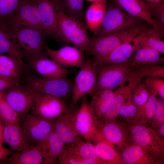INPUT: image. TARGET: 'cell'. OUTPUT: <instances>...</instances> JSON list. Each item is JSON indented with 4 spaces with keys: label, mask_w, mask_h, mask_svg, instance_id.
I'll use <instances>...</instances> for the list:
<instances>
[{
    "label": "cell",
    "mask_w": 164,
    "mask_h": 164,
    "mask_svg": "<svg viewBox=\"0 0 164 164\" xmlns=\"http://www.w3.org/2000/svg\"><path fill=\"white\" fill-rule=\"evenodd\" d=\"M54 1L65 14L86 26L84 9V0Z\"/></svg>",
    "instance_id": "obj_31"
},
{
    "label": "cell",
    "mask_w": 164,
    "mask_h": 164,
    "mask_svg": "<svg viewBox=\"0 0 164 164\" xmlns=\"http://www.w3.org/2000/svg\"><path fill=\"white\" fill-rule=\"evenodd\" d=\"M132 143L140 146L155 158L160 164L164 163V143L153 128L146 123L136 122L129 127Z\"/></svg>",
    "instance_id": "obj_6"
},
{
    "label": "cell",
    "mask_w": 164,
    "mask_h": 164,
    "mask_svg": "<svg viewBox=\"0 0 164 164\" xmlns=\"http://www.w3.org/2000/svg\"><path fill=\"white\" fill-rule=\"evenodd\" d=\"M73 82L71 98L70 108L72 109L78 101L90 95L92 96L95 89L97 78V68L92 60H85Z\"/></svg>",
    "instance_id": "obj_8"
},
{
    "label": "cell",
    "mask_w": 164,
    "mask_h": 164,
    "mask_svg": "<svg viewBox=\"0 0 164 164\" xmlns=\"http://www.w3.org/2000/svg\"><path fill=\"white\" fill-rule=\"evenodd\" d=\"M101 135L103 138L115 146L119 153L132 144L128 127L117 118L104 124Z\"/></svg>",
    "instance_id": "obj_16"
},
{
    "label": "cell",
    "mask_w": 164,
    "mask_h": 164,
    "mask_svg": "<svg viewBox=\"0 0 164 164\" xmlns=\"http://www.w3.org/2000/svg\"><path fill=\"white\" fill-rule=\"evenodd\" d=\"M93 144L97 156L107 164H123L119 152L112 144L103 138Z\"/></svg>",
    "instance_id": "obj_29"
},
{
    "label": "cell",
    "mask_w": 164,
    "mask_h": 164,
    "mask_svg": "<svg viewBox=\"0 0 164 164\" xmlns=\"http://www.w3.org/2000/svg\"><path fill=\"white\" fill-rule=\"evenodd\" d=\"M96 67L97 78L94 93L101 89H114L125 83L131 69L128 60L122 63L106 64Z\"/></svg>",
    "instance_id": "obj_10"
},
{
    "label": "cell",
    "mask_w": 164,
    "mask_h": 164,
    "mask_svg": "<svg viewBox=\"0 0 164 164\" xmlns=\"http://www.w3.org/2000/svg\"><path fill=\"white\" fill-rule=\"evenodd\" d=\"M10 157L7 158V163L10 164H43V159L39 149L36 146L19 152H12Z\"/></svg>",
    "instance_id": "obj_30"
},
{
    "label": "cell",
    "mask_w": 164,
    "mask_h": 164,
    "mask_svg": "<svg viewBox=\"0 0 164 164\" xmlns=\"http://www.w3.org/2000/svg\"><path fill=\"white\" fill-rule=\"evenodd\" d=\"M2 92L7 102L22 119L30 113L35 102V92L19 83Z\"/></svg>",
    "instance_id": "obj_11"
},
{
    "label": "cell",
    "mask_w": 164,
    "mask_h": 164,
    "mask_svg": "<svg viewBox=\"0 0 164 164\" xmlns=\"http://www.w3.org/2000/svg\"><path fill=\"white\" fill-rule=\"evenodd\" d=\"M3 135L5 143L9 146L12 152H22L33 147L24 137L19 123L4 125Z\"/></svg>",
    "instance_id": "obj_25"
},
{
    "label": "cell",
    "mask_w": 164,
    "mask_h": 164,
    "mask_svg": "<svg viewBox=\"0 0 164 164\" xmlns=\"http://www.w3.org/2000/svg\"><path fill=\"white\" fill-rule=\"evenodd\" d=\"M146 30L130 41L120 45L106 56L92 60L93 63L97 67L106 64L122 63L128 61L140 47Z\"/></svg>",
    "instance_id": "obj_14"
},
{
    "label": "cell",
    "mask_w": 164,
    "mask_h": 164,
    "mask_svg": "<svg viewBox=\"0 0 164 164\" xmlns=\"http://www.w3.org/2000/svg\"><path fill=\"white\" fill-rule=\"evenodd\" d=\"M149 91L148 99L143 105L138 107L135 117L131 125L138 122L150 125L155 111L158 98L156 94Z\"/></svg>",
    "instance_id": "obj_33"
},
{
    "label": "cell",
    "mask_w": 164,
    "mask_h": 164,
    "mask_svg": "<svg viewBox=\"0 0 164 164\" xmlns=\"http://www.w3.org/2000/svg\"><path fill=\"white\" fill-rule=\"evenodd\" d=\"M72 110L63 99L35 92L34 105L30 113L54 119Z\"/></svg>",
    "instance_id": "obj_12"
},
{
    "label": "cell",
    "mask_w": 164,
    "mask_h": 164,
    "mask_svg": "<svg viewBox=\"0 0 164 164\" xmlns=\"http://www.w3.org/2000/svg\"><path fill=\"white\" fill-rule=\"evenodd\" d=\"M120 154L123 164H160L150 154L133 143L123 150Z\"/></svg>",
    "instance_id": "obj_26"
},
{
    "label": "cell",
    "mask_w": 164,
    "mask_h": 164,
    "mask_svg": "<svg viewBox=\"0 0 164 164\" xmlns=\"http://www.w3.org/2000/svg\"><path fill=\"white\" fill-rule=\"evenodd\" d=\"M107 3L106 12L102 23L93 37H100L129 30L146 23L128 14L113 3Z\"/></svg>",
    "instance_id": "obj_3"
},
{
    "label": "cell",
    "mask_w": 164,
    "mask_h": 164,
    "mask_svg": "<svg viewBox=\"0 0 164 164\" xmlns=\"http://www.w3.org/2000/svg\"><path fill=\"white\" fill-rule=\"evenodd\" d=\"M41 153L44 164L56 163L59 156L65 147V144L53 131L44 140L35 146Z\"/></svg>",
    "instance_id": "obj_21"
},
{
    "label": "cell",
    "mask_w": 164,
    "mask_h": 164,
    "mask_svg": "<svg viewBox=\"0 0 164 164\" xmlns=\"http://www.w3.org/2000/svg\"><path fill=\"white\" fill-rule=\"evenodd\" d=\"M81 99L80 108L74 109V127L81 138L94 144L103 138L101 131L104 125V121L97 118L87 97Z\"/></svg>",
    "instance_id": "obj_4"
},
{
    "label": "cell",
    "mask_w": 164,
    "mask_h": 164,
    "mask_svg": "<svg viewBox=\"0 0 164 164\" xmlns=\"http://www.w3.org/2000/svg\"><path fill=\"white\" fill-rule=\"evenodd\" d=\"M55 4L58 39L71 44L84 52H87L90 41L86 26L65 14L56 3Z\"/></svg>",
    "instance_id": "obj_2"
},
{
    "label": "cell",
    "mask_w": 164,
    "mask_h": 164,
    "mask_svg": "<svg viewBox=\"0 0 164 164\" xmlns=\"http://www.w3.org/2000/svg\"><path fill=\"white\" fill-rule=\"evenodd\" d=\"M74 109L55 119L53 124V131L66 146L84 140L74 127Z\"/></svg>",
    "instance_id": "obj_18"
},
{
    "label": "cell",
    "mask_w": 164,
    "mask_h": 164,
    "mask_svg": "<svg viewBox=\"0 0 164 164\" xmlns=\"http://www.w3.org/2000/svg\"><path fill=\"white\" fill-rule=\"evenodd\" d=\"M149 95V91L145 83L141 82L134 88L128 98L138 107L146 103Z\"/></svg>",
    "instance_id": "obj_39"
},
{
    "label": "cell",
    "mask_w": 164,
    "mask_h": 164,
    "mask_svg": "<svg viewBox=\"0 0 164 164\" xmlns=\"http://www.w3.org/2000/svg\"><path fill=\"white\" fill-rule=\"evenodd\" d=\"M26 66L39 76L47 78L67 77L72 71L62 67L50 59L46 54L30 56L25 58Z\"/></svg>",
    "instance_id": "obj_15"
},
{
    "label": "cell",
    "mask_w": 164,
    "mask_h": 164,
    "mask_svg": "<svg viewBox=\"0 0 164 164\" xmlns=\"http://www.w3.org/2000/svg\"><path fill=\"white\" fill-rule=\"evenodd\" d=\"M8 33L19 53L23 58L46 54L44 38L46 34L29 27L7 26Z\"/></svg>",
    "instance_id": "obj_1"
},
{
    "label": "cell",
    "mask_w": 164,
    "mask_h": 164,
    "mask_svg": "<svg viewBox=\"0 0 164 164\" xmlns=\"http://www.w3.org/2000/svg\"><path fill=\"white\" fill-rule=\"evenodd\" d=\"M12 152L10 149L3 147H0V162L5 160L10 155Z\"/></svg>",
    "instance_id": "obj_47"
},
{
    "label": "cell",
    "mask_w": 164,
    "mask_h": 164,
    "mask_svg": "<svg viewBox=\"0 0 164 164\" xmlns=\"http://www.w3.org/2000/svg\"><path fill=\"white\" fill-rule=\"evenodd\" d=\"M149 76L157 77L164 79V67L157 64L150 66Z\"/></svg>",
    "instance_id": "obj_44"
},
{
    "label": "cell",
    "mask_w": 164,
    "mask_h": 164,
    "mask_svg": "<svg viewBox=\"0 0 164 164\" xmlns=\"http://www.w3.org/2000/svg\"><path fill=\"white\" fill-rule=\"evenodd\" d=\"M137 109L138 107L128 98L120 108V119L125 121L129 127L135 117Z\"/></svg>",
    "instance_id": "obj_41"
},
{
    "label": "cell",
    "mask_w": 164,
    "mask_h": 164,
    "mask_svg": "<svg viewBox=\"0 0 164 164\" xmlns=\"http://www.w3.org/2000/svg\"><path fill=\"white\" fill-rule=\"evenodd\" d=\"M107 0H97L91 4L85 13L87 27L94 34L100 26L105 15Z\"/></svg>",
    "instance_id": "obj_28"
},
{
    "label": "cell",
    "mask_w": 164,
    "mask_h": 164,
    "mask_svg": "<svg viewBox=\"0 0 164 164\" xmlns=\"http://www.w3.org/2000/svg\"><path fill=\"white\" fill-rule=\"evenodd\" d=\"M38 9L43 28L47 35L56 40L57 16L54 0H34Z\"/></svg>",
    "instance_id": "obj_19"
},
{
    "label": "cell",
    "mask_w": 164,
    "mask_h": 164,
    "mask_svg": "<svg viewBox=\"0 0 164 164\" xmlns=\"http://www.w3.org/2000/svg\"><path fill=\"white\" fill-rule=\"evenodd\" d=\"M10 80L0 74V92H2L16 84Z\"/></svg>",
    "instance_id": "obj_45"
},
{
    "label": "cell",
    "mask_w": 164,
    "mask_h": 164,
    "mask_svg": "<svg viewBox=\"0 0 164 164\" xmlns=\"http://www.w3.org/2000/svg\"><path fill=\"white\" fill-rule=\"evenodd\" d=\"M146 4H155L163 2L164 0H143Z\"/></svg>",
    "instance_id": "obj_49"
},
{
    "label": "cell",
    "mask_w": 164,
    "mask_h": 164,
    "mask_svg": "<svg viewBox=\"0 0 164 164\" xmlns=\"http://www.w3.org/2000/svg\"><path fill=\"white\" fill-rule=\"evenodd\" d=\"M127 82H128L127 85H125L124 83L120 85L117 89L114 90L115 95L104 118V124L118 118L120 107L139 83L137 80L132 78L128 79Z\"/></svg>",
    "instance_id": "obj_20"
},
{
    "label": "cell",
    "mask_w": 164,
    "mask_h": 164,
    "mask_svg": "<svg viewBox=\"0 0 164 164\" xmlns=\"http://www.w3.org/2000/svg\"><path fill=\"white\" fill-rule=\"evenodd\" d=\"M146 24L129 30L98 37L89 38V47L87 52L99 59L108 54L122 43L133 39L147 29Z\"/></svg>",
    "instance_id": "obj_7"
},
{
    "label": "cell",
    "mask_w": 164,
    "mask_h": 164,
    "mask_svg": "<svg viewBox=\"0 0 164 164\" xmlns=\"http://www.w3.org/2000/svg\"><path fill=\"white\" fill-rule=\"evenodd\" d=\"M153 128L160 140L164 143V122L158 127Z\"/></svg>",
    "instance_id": "obj_46"
},
{
    "label": "cell",
    "mask_w": 164,
    "mask_h": 164,
    "mask_svg": "<svg viewBox=\"0 0 164 164\" xmlns=\"http://www.w3.org/2000/svg\"><path fill=\"white\" fill-rule=\"evenodd\" d=\"M54 119L29 113L19 123L25 138L32 146L37 145L53 131Z\"/></svg>",
    "instance_id": "obj_9"
},
{
    "label": "cell",
    "mask_w": 164,
    "mask_h": 164,
    "mask_svg": "<svg viewBox=\"0 0 164 164\" xmlns=\"http://www.w3.org/2000/svg\"><path fill=\"white\" fill-rule=\"evenodd\" d=\"M87 1H88L89 2H93L97 0H86Z\"/></svg>",
    "instance_id": "obj_50"
},
{
    "label": "cell",
    "mask_w": 164,
    "mask_h": 164,
    "mask_svg": "<svg viewBox=\"0 0 164 164\" xmlns=\"http://www.w3.org/2000/svg\"><path fill=\"white\" fill-rule=\"evenodd\" d=\"M164 122V100L158 99L156 108L150 126L155 128Z\"/></svg>",
    "instance_id": "obj_43"
},
{
    "label": "cell",
    "mask_w": 164,
    "mask_h": 164,
    "mask_svg": "<svg viewBox=\"0 0 164 164\" xmlns=\"http://www.w3.org/2000/svg\"><path fill=\"white\" fill-rule=\"evenodd\" d=\"M22 82L24 85L36 93L56 97L65 101L71 99L73 82L67 77L47 78L26 74Z\"/></svg>",
    "instance_id": "obj_5"
},
{
    "label": "cell",
    "mask_w": 164,
    "mask_h": 164,
    "mask_svg": "<svg viewBox=\"0 0 164 164\" xmlns=\"http://www.w3.org/2000/svg\"><path fill=\"white\" fill-rule=\"evenodd\" d=\"M115 95L114 89L103 88L94 92L90 101L91 108L100 120L103 121Z\"/></svg>",
    "instance_id": "obj_27"
},
{
    "label": "cell",
    "mask_w": 164,
    "mask_h": 164,
    "mask_svg": "<svg viewBox=\"0 0 164 164\" xmlns=\"http://www.w3.org/2000/svg\"><path fill=\"white\" fill-rule=\"evenodd\" d=\"M65 148L72 152L84 159L95 161L97 164H107L97 155L93 143L84 140L65 146Z\"/></svg>",
    "instance_id": "obj_32"
},
{
    "label": "cell",
    "mask_w": 164,
    "mask_h": 164,
    "mask_svg": "<svg viewBox=\"0 0 164 164\" xmlns=\"http://www.w3.org/2000/svg\"><path fill=\"white\" fill-rule=\"evenodd\" d=\"M155 25L152 27L164 35V4L163 2L155 4L146 3Z\"/></svg>",
    "instance_id": "obj_37"
},
{
    "label": "cell",
    "mask_w": 164,
    "mask_h": 164,
    "mask_svg": "<svg viewBox=\"0 0 164 164\" xmlns=\"http://www.w3.org/2000/svg\"><path fill=\"white\" fill-rule=\"evenodd\" d=\"M45 51L52 60L65 68H80L85 61L84 52L74 46H65L53 50L46 46Z\"/></svg>",
    "instance_id": "obj_17"
},
{
    "label": "cell",
    "mask_w": 164,
    "mask_h": 164,
    "mask_svg": "<svg viewBox=\"0 0 164 164\" xmlns=\"http://www.w3.org/2000/svg\"><path fill=\"white\" fill-rule=\"evenodd\" d=\"M0 118L4 125L19 124L22 119L6 100L0 92Z\"/></svg>",
    "instance_id": "obj_34"
},
{
    "label": "cell",
    "mask_w": 164,
    "mask_h": 164,
    "mask_svg": "<svg viewBox=\"0 0 164 164\" xmlns=\"http://www.w3.org/2000/svg\"><path fill=\"white\" fill-rule=\"evenodd\" d=\"M2 122H1V119H0V124H2Z\"/></svg>",
    "instance_id": "obj_51"
},
{
    "label": "cell",
    "mask_w": 164,
    "mask_h": 164,
    "mask_svg": "<svg viewBox=\"0 0 164 164\" xmlns=\"http://www.w3.org/2000/svg\"><path fill=\"white\" fill-rule=\"evenodd\" d=\"M113 3L130 15L140 19L153 26L155 21L143 0H111Z\"/></svg>",
    "instance_id": "obj_23"
},
{
    "label": "cell",
    "mask_w": 164,
    "mask_h": 164,
    "mask_svg": "<svg viewBox=\"0 0 164 164\" xmlns=\"http://www.w3.org/2000/svg\"><path fill=\"white\" fill-rule=\"evenodd\" d=\"M26 66L12 56L0 53V74L15 83L22 82Z\"/></svg>",
    "instance_id": "obj_22"
},
{
    "label": "cell",
    "mask_w": 164,
    "mask_h": 164,
    "mask_svg": "<svg viewBox=\"0 0 164 164\" xmlns=\"http://www.w3.org/2000/svg\"><path fill=\"white\" fill-rule=\"evenodd\" d=\"M162 38L160 36L147 29L140 47H149L164 54V42L161 40Z\"/></svg>",
    "instance_id": "obj_38"
},
{
    "label": "cell",
    "mask_w": 164,
    "mask_h": 164,
    "mask_svg": "<svg viewBox=\"0 0 164 164\" xmlns=\"http://www.w3.org/2000/svg\"><path fill=\"white\" fill-rule=\"evenodd\" d=\"M159 54L152 49L140 46L128 60L129 66L131 68H138L163 63L164 58L161 56Z\"/></svg>",
    "instance_id": "obj_24"
},
{
    "label": "cell",
    "mask_w": 164,
    "mask_h": 164,
    "mask_svg": "<svg viewBox=\"0 0 164 164\" xmlns=\"http://www.w3.org/2000/svg\"><path fill=\"white\" fill-rule=\"evenodd\" d=\"M7 26L31 28L46 33L34 0H22L17 11L8 21Z\"/></svg>",
    "instance_id": "obj_13"
},
{
    "label": "cell",
    "mask_w": 164,
    "mask_h": 164,
    "mask_svg": "<svg viewBox=\"0 0 164 164\" xmlns=\"http://www.w3.org/2000/svg\"><path fill=\"white\" fill-rule=\"evenodd\" d=\"M143 82L150 91L159 95L162 99H164V80L157 77L146 76Z\"/></svg>",
    "instance_id": "obj_42"
},
{
    "label": "cell",
    "mask_w": 164,
    "mask_h": 164,
    "mask_svg": "<svg viewBox=\"0 0 164 164\" xmlns=\"http://www.w3.org/2000/svg\"><path fill=\"white\" fill-rule=\"evenodd\" d=\"M59 164H97L94 161L84 159L64 148L58 158Z\"/></svg>",
    "instance_id": "obj_40"
},
{
    "label": "cell",
    "mask_w": 164,
    "mask_h": 164,
    "mask_svg": "<svg viewBox=\"0 0 164 164\" xmlns=\"http://www.w3.org/2000/svg\"><path fill=\"white\" fill-rule=\"evenodd\" d=\"M4 125L2 124H0V147L2 146L3 144L5 143L3 135V131Z\"/></svg>",
    "instance_id": "obj_48"
},
{
    "label": "cell",
    "mask_w": 164,
    "mask_h": 164,
    "mask_svg": "<svg viewBox=\"0 0 164 164\" xmlns=\"http://www.w3.org/2000/svg\"><path fill=\"white\" fill-rule=\"evenodd\" d=\"M0 53L12 56L24 63L7 31L0 26Z\"/></svg>",
    "instance_id": "obj_35"
},
{
    "label": "cell",
    "mask_w": 164,
    "mask_h": 164,
    "mask_svg": "<svg viewBox=\"0 0 164 164\" xmlns=\"http://www.w3.org/2000/svg\"><path fill=\"white\" fill-rule=\"evenodd\" d=\"M22 0H0V26L5 28Z\"/></svg>",
    "instance_id": "obj_36"
}]
</instances>
